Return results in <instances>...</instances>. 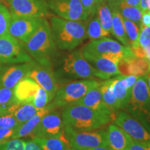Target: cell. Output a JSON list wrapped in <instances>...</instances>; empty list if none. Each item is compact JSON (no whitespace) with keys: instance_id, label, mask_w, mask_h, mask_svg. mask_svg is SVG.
Returning <instances> with one entry per match:
<instances>
[{"instance_id":"38","label":"cell","mask_w":150,"mask_h":150,"mask_svg":"<svg viewBox=\"0 0 150 150\" xmlns=\"http://www.w3.org/2000/svg\"><path fill=\"white\" fill-rule=\"evenodd\" d=\"M150 43V27L145 26L140 28L138 45L144 47Z\"/></svg>"},{"instance_id":"30","label":"cell","mask_w":150,"mask_h":150,"mask_svg":"<svg viewBox=\"0 0 150 150\" xmlns=\"http://www.w3.org/2000/svg\"><path fill=\"white\" fill-rule=\"evenodd\" d=\"M97 16L103 29L111 33L112 12L107 4L99 6L97 9Z\"/></svg>"},{"instance_id":"23","label":"cell","mask_w":150,"mask_h":150,"mask_svg":"<svg viewBox=\"0 0 150 150\" xmlns=\"http://www.w3.org/2000/svg\"><path fill=\"white\" fill-rule=\"evenodd\" d=\"M52 110H54V108L52 107V106L50 104H48L45 107L41 108L32 117L30 118L29 120H27L26 122L20 125L18 129L15 131L13 136L12 137V139L13 138H20L22 137H25L27 136H31L33 130L35 129V127L38 126L42 118L48 113L49 112Z\"/></svg>"},{"instance_id":"47","label":"cell","mask_w":150,"mask_h":150,"mask_svg":"<svg viewBox=\"0 0 150 150\" xmlns=\"http://www.w3.org/2000/svg\"><path fill=\"white\" fill-rule=\"evenodd\" d=\"M85 150H111L108 146H99V147L91 148V149H88Z\"/></svg>"},{"instance_id":"14","label":"cell","mask_w":150,"mask_h":150,"mask_svg":"<svg viewBox=\"0 0 150 150\" xmlns=\"http://www.w3.org/2000/svg\"><path fill=\"white\" fill-rule=\"evenodd\" d=\"M132 109L148 114L150 110V91L145 76H139L134 83L128 104Z\"/></svg>"},{"instance_id":"52","label":"cell","mask_w":150,"mask_h":150,"mask_svg":"<svg viewBox=\"0 0 150 150\" xmlns=\"http://www.w3.org/2000/svg\"><path fill=\"white\" fill-rule=\"evenodd\" d=\"M65 150H77V149H74V148L72 147H71V146H68V147L66 148V149H65Z\"/></svg>"},{"instance_id":"25","label":"cell","mask_w":150,"mask_h":150,"mask_svg":"<svg viewBox=\"0 0 150 150\" xmlns=\"http://www.w3.org/2000/svg\"><path fill=\"white\" fill-rule=\"evenodd\" d=\"M112 12V28L111 33L125 46L129 47V42L127 38L123 18L120 12L115 9L111 10Z\"/></svg>"},{"instance_id":"11","label":"cell","mask_w":150,"mask_h":150,"mask_svg":"<svg viewBox=\"0 0 150 150\" xmlns=\"http://www.w3.org/2000/svg\"><path fill=\"white\" fill-rule=\"evenodd\" d=\"M31 136L59 138L67 141L64 134V124L61 114L54 110L47 113L33 130Z\"/></svg>"},{"instance_id":"13","label":"cell","mask_w":150,"mask_h":150,"mask_svg":"<svg viewBox=\"0 0 150 150\" xmlns=\"http://www.w3.org/2000/svg\"><path fill=\"white\" fill-rule=\"evenodd\" d=\"M113 120L115 125L125 131L133 140L144 143H150V133L142 124L128 113L123 111L116 112Z\"/></svg>"},{"instance_id":"6","label":"cell","mask_w":150,"mask_h":150,"mask_svg":"<svg viewBox=\"0 0 150 150\" xmlns=\"http://www.w3.org/2000/svg\"><path fill=\"white\" fill-rule=\"evenodd\" d=\"M64 134L69 145L77 150L108 146L106 131H79L64 125Z\"/></svg>"},{"instance_id":"40","label":"cell","mask_w":150,"mask_h":150,"mask_svg":"<svg viewBox=\"0 0 150 150\" xmlns=\"http://www.w3.org/2000/svg\"><path fill=\"white\" fill-rule=\"evenodd\" d=\"M15 129L0 128V142L12 139Z\"/></svg>"},{"instance_id":"19","label":"cell","mask_w":150,"mask_h":150,"mask_svg":"<svg viewBox=\"0 0 150 150\" xmlns=\"http://www.w3.org/2000/svg\"><path fill=\"white\" fill-rule=\"evenodd\" d=\"M39 88L40 86L29 76L22 79L13 89L14 104L32 103Z\"/></svg>"},{"instance_id":"12","label":"cell","mask_w":150,"mask_h":150,"mask_svg":"<svg viewBox=\"0 0 150 150\" xmlns=\"http://www.w3.org/2000/svg\"><path fill=\"white\" fill-rule=\"evenodd\" d=\"M11 16L45 18L50 16L45 0H9Z\"/></svg>"},{"instance_id":"27","label":"cell","mask_w":150,"mask_h":150,"mask_svg":"<svg viewBox=\"0 0 150 150\" xmlns=\"http://www.w3.org/2000/svg\"><path fill=\"white\" fill-rule=\"evenodd\" d=\"M31 140L38 145L42 150H65L70 146L67 141L59 138H40L31 136Z\"/></svg>"},{"instance_id":"1","label":"cell","mask_w":150,"mask_h":150,"mask_svg":"<svg viewBox=\"0 0 150 150\" xmlns=\"http://www.w3.org/2000/svg\"><path fill=\"white\" fill-rule=\"evenodd\" d=\"M50 18L52 38L56 47L60 50H74L87 38L85 22L65 20L54 16Z\"/></svg>"},{"instance_id":"2","label":"cell","mask_w":150,"mask_h":150,"mask_svg":"<svg viewBox=\"0 0 150 150\" xmlns=\"http://www.w3.org/2000/svg\"><path fill=\"white\" fill-rule=\"evenodd\" d=\"M61 117L65 126L79 131L99 129L109 123L112 119L110 116L79 104H70L65 106Z\"/></svg>"},{"instance_id":"20","label":"cell","mask_w":150,"mask_h":150,"mask_svg":"<svg viewBox=\"0 0 150 150\" xmlns=\"http://www.w3.org/2000/svg\"><path fill=\"white\" fill-rule=\"evenodd\" d=\"M117 68L120 75H135L145 76L149 72V65L145 59L136 56L122 59L117 63Z\"/></svg>"},{"instance_id":"22","label":"cell","mask_w":150,"mask_h":150,"mask_svg":"<svg viewBox=\"0 0 150 150\" xmlns=\"http://www.w3.org/2000/svg\"><path fill=\"white\" fill-rule=\"evenodd\" d=\"M106 136L108 147L111 150H129L132 138L117 125H109Z\"/></svg>"},{"instance_id":"3","label":"cell","mask_w":150,"mask_h":150,"mask_svg":"<svg viewBox=\"0 0 150 150\" xmlns=\"http://www.w3.org/2000/svg\"><path fill=\"white\" fill-rule=\"evenodd\" d=\"M25 49L38 64L52 66V60L56 54V46L52 38L50 23L45 18L25 44Z\"/></svg>"},{"instance_id":"42","label":"cell","mask_w":150,"mask_h":150,"mask_svg":"<svg viewBox=\"0 0 150 150\" xmlns=\"http://www.w3.org/2000/svg\"><path fill=\"white\" fill-rule=\"evenodd\" d=\"M142 58L147 60L148 63H149L150 71V43L147 46L142 47Z\"/></svg>"},{"instance_id":"50","label":"cell","mask_w":150,"mask_h":150,"mask_svg":"<svg viewBox=\"0 0 150 150\" xmlns=\"http://www.w3.org/2000/svg\"><path fill=\"white\" fill-rule=\"evenodd\" d=\"M97 1H98L99 6L100 5L104 4H106V2H107V0H97Z\"/></svg>"},{"instance_id":"53","label":"cell","mask_w":150,"mask_h":150,"mask_svg":"<svg viewBox=\"0 0 150 150\" xmlns=\"http://www.w3.org/2000/svg\"><path fill=\"white\" fill-rule=\"evenodd\" d=\"M7 1H9V0H7Z\"/></svg>"},{"instance_id":"15","label":"cell","mask_w":150,"mask_h":150,"mask_svg":"<svg viewBox=\"0 0 150 150\" xmlns=\"http://www.w3.org/2000/svg\"><path fill=\"white\" fill-rule=\"evenodd\" d=\"M29 77L34 80L54 99L56 91L59 89V85L51 67L36 65L33 62Z\"/></svg>"},{"instance_id":"9","label":"cell","mask_w":150,"mask_h":150,"mask_svg":"<svg viewBox=\"0 0 150 150\" xmlns=\"http://www.w3.org/2000/svg\"><path fill=\"white\" fill-rule=\"evenodd\" d=\"M44 18L11 16L8 33L26 44L40 27Z\"/></svg>"},{"instance_id":"4","label":"cell","mask_w":150,"mask_h":150,"mask_svg":"<svg viewBox=\"0 0 150 150\" xmlns=\"http://www.w3.org/2000/svg\"><path fill=\"white\" fill-rule=\"evenodd\" d=\"M81 50L83 55L103 56L117 64L123 58L135 56L129 47L107 37L90 41Z\"/></svg>"},{"instance_id":"7","label":"cell","mask_w":150,"mask_h":150,"mask_svg":"<svg viewBox=\"0 0 150 150\" xmlns=\"http://www.w3.org/2000/svg\"><path fill=\"white\" fill-rule=\"evenodd\" d=\"M20 42L10 34L0 37V63H33Z\"/></svg>"},{"instance_id":"44","label":"cell","mask_w":150,"mask_h":150,"mask_svg":"<svg viewBox=\"0 0 150 150\" xmlns=\"http://www.w3.org/2000/svg\"><path fill=\"white\" fill-rule=\"evenodd\" d=\"M122 0H107L106 4L110 7V10H112V9H115L117 8L118 4Z\"/></svg>"},{"instance_id":"17","label":"cell","mask_w":150,"mask_h":150,"mask_svg":"<svg viewBox=\"0 0 150 150\" xmlns=\"http://www.w3.org/2000/svg\"><path fill=\"white\" fill-rule=\"evenodd\" d=\"M33 63H24L6 67L0 74V86L13 89L20 80L29 76Z\"/></svg>"},{"instance_id":"43","label":"cell","mask_w":150,"mask_h":150,"mask_svg":"<svg viewBox=\"0 0 150 150\" xmlns=\"http://www.w3.org/2000/svg\"><path fill=\"white\" fill-rule=\"evenodd\" d=\"M145 26H149L150 27V13L149 11L142 13V15L141 27H145Z\"/></svg>"},{"instance_id":"32","label":"cell","mask_w":150,"mask_h":150,"mask_svg":"<svg viewBox=\"0 0 150 150\" xmlns=\"http://www.w3.org/2000/svg\"><path fill=\"white\" fill-rule=\"evenodd\" d=\"M11 14L8 9L0 3V37L8 34Z\"/></svg>"},{"instance_id":"33","label":"cell","mask_w":150,"mask_h":150,"mask_svg":"<svg viewBox=\"0 0 150 150\" xmlns=\"http://www.w3.org/2000/svg\"><path fill=\"white\" fill-rule=\"evenodd\" d=\"M53 100V97L50 96L47 92L40 86L38 90L36 95L33 99L32 104L38 109L45 107Z\"/></svg>"},{"instance_id":"10","label":"cell","mask_w":150,"mask_h":150,"mask_svg":"<svg viewBox=\"0 0 150 150\" xmlns=\"http://www.w3.org/2000/svg\"><path fill=\"white\" fill-rule=\"evenodd\" d=\"M63 68L69 76L74 78L84 79L97 78V71L84 58L81 50H75L65 58Z\"/></svg>"},{"instance_id":"8","label":"cell","mask_w":150,"mask_h":150,"mask_svg":"<svg viewBox=\"0 0 150 150\" xmlns=\"http://www.w3.org/2000/svg\"><path fill=\"white\" fill-rule=\"evenodd\" d=\"M56 16L65 20L86 22L91 16L84 11L80 0H45Z\"/></svg>"},{"instance_id":"28","label":"cell","mask_w":150,"mask_h":150,"mask_svg":"<svg viewBox=\"0 0 150 150\" xmlns=\"http://www.w3.org/2000/svg\"><path fill=\"white\" fill-rule=\"evenodd\" d=\"M115 10L119 11L123 18L135 22L140 28L141 27L142 12L140 8L127 5L124 2L123 0H122Z\"/></svg>"},{"instance_id":"41","label":"cell","mask_w":150,"mask_h":150,"mask_svg":"<svg viewBox=\"0 0 150 150\" xmlns=\"http://www.w3.org/2000/svg\"><path fill=\"white\" fill-rule=\"evenodd\" d=\"M24 150H42L38 144L32 140L24 142Z\"/></svg>"},{"instance_id":"46","label":"cell","mask_w":150,"mask_h":150,"mask_svg":"<svg viewBox=\"0 0 150 150\" xmlns=\"http://www.w3.org/2000/svg\"><path fill=\"white\" fill-rule=\"evenodd\" d=\"M147 1L148 0H140V8L142 13L147 11Z\"/></svg>"},{"instance_id":"26","label":"cell","mask_w":150,"mask_h":150,"mask_svg":"<svg viewBox=\"0 0 150 150\" xmlns=\"http://www.w3.org/2000/svg\"><path fill=\"white\" fill-rule=\"evenodd\" d=\"M100 90L102 92L103 101L112 112L117 111L119 109H121L120 104L112 91L111 79H106L104 82H101Z\"/></svg>"},{"instance_id":"16","label":"cell","mask_w":150,"mask_h":150,"mask_svg":"<svg viewBox=\"0 0 150 150\" xmlns=\"http://www.w3.org/2000/svg\"><path fill=\"white\" fill-rule=\"evenodd\" d=\"M138 77L135 75H118L115 78L111 79L112 91L119 101L121 108L128 106L132 88Z\"/></svg>"},{"instance_id":"24","label":"cell","mask_w":150,"mask_h":150,"mask_svg":"<svg viewBox=\"0 0 150 150\" xmlns=\"http://www.w3.org/2000/svg\"><path fill=\"white\" fill-rule=\"evenodd\" d=\"M39 110L32 103L13 104L8 108L7 114L13 115L21 125L32 117Z\"/></svg>"},{"instance_id":"21","label":"cell","mask_w":150,"mask_h":150,"mask_svg":"<svg viewBox=\"0 0 150 150\" xmlns=\"http://www.w3.org/2000/svg\"><path fill=\"white\" fill-rule=\"evenodd\" d=\"M72 104H79L86 106L94 110L110 116L112 118L114 117V115H115L103 101L100 86L89 91L83 97H82L76 102L72 103Z\"/></svg>"},{"instance_id":"5","label":"cell","mask_w":150,"mask_h":150,"mask_svg":"<svg viewBox=\"0 0 150 150\" xmlns=\"http://www.w3.org/2000/svg\"><path fill=\"white\" fill-rule=\"evenodd\" d=\"M101 82L95 80L76 81L59 88L51 105L54 109L65 107L83 97L86 93L95 88L99 87Z\"/></svg>"},{"instance_id":"29","label":"cell","mask_w":150,"mask_h":150,"mask_svg":"<svg viewBox=\"0 0 150 150\" xmlns=\"http://www.w3.org/2000/svg\"><path fill=\"white\" fill-rule=\"evenodd\" d=\"M86 34L87 38H89L91 40H93L108 37L110 33L103 29L96 16L95 18L92 19L88 24H86Z\"/></svg>"},{"instance_id":"37","label":"cell","mask_w":150,"mask_h":150,"mask_svg":"<svg viewBox=\"0 0 150 150\" xmlns=\"http://www.w3.org/2000/svg\"><path fill=\"white\" fill-rule=\"evenodd\" d=\"M82 6L90 16H95L97 15L99 4L97 0H80Z\"/></svg>"},{"instance_id":"31","label":"cell","mask_w":150,"mask_h":150,"mask_svg":"<svg viewBox=\"0 0 150 150\" xmlns=\"http://www.w3.org/2000/svg\"><path fill=\"white\" fill-rule=\"evenodd\" d=\"M123 22L129 42V47L132 48L138 46L140 27L135 22L125 18H123Z\"/></svg>"},{"instance_id":"48","label":"cell","mask_w":150,"mask_h":150,"mask_svg":"<svg viewBox=\"0 0 150 150\" xmlns=\"http://www.w3.org/2000/svg\"><path fill=\"white\" fill-rule=\"evenodd\" d=\"M145 79H146V80H147V83L148 87H149V91H150V71H149V72L147 73V74L145 75Z\"/></svg>"},{"instance_id":"49","label":"cell","mask_w":150,"mask_h":150,"mask_svg":"<svg viewBox=\"0 0 150 150\" xmlns=\"http://www.w3.org/2000/svg\"><path fill=\"white\" fill-rule=\"evenodd\" d=\"M7 110H8V109H5V108H0V116L4 115H6V114H7Z\"/></svg>"},{"instance_id":"34","label":"cell","mask_w":150,"mask_h":150,"mask_svg":"<svg viewBox=\"0 0 150 150\" xmlns=\"http://www.w3.org/2000/svg\"><path fill=\"white\" fill-rule=\"evenodd\" d=\"M13 104V89L0 86V108L8 109Z\"/></svg>"},{"instance_id":"18","label":"cell","mask_w":150,"mask_h":150,"mask_svg":"<svg viewBox=\"0 0 150 150\" xmlns=\"http://www.w3.org/2000/svg\"><path fill=\"white\" fill-rule=\"evenodd\" d=\"M88 62L97 71V77L101 79H109L120 75L117 64L111 60L103 56L95 55H83Z\"/></svg>"},{"instance_id":"35","label":"cell","mask_w":150,"mask_h":150,"mask_svg":"<svg viewBox=\"0 0 150 150\" xmlns=\"http://www.w3.org/2000/svg\"><path fill=\"white\" fill-rule=\"evenodd\" d=\"M20 126L16 117L11 114L0 116V128L11 129L16 130Z\"/></svg>"},{"instance_id":"36","label":"cell","mask_w":150,"mask_h":150,"mask_svg":"<svg viewBox=\"0 0 150 150\" xmlns=\"http://www.w3.org/2000/svg\"><path fill=\"white\" fill-rule=\"evenodd\" d=\"M24 140L13 138L0 142V150H24Z\"/></svg>"},{"instance_id":"39","label":"cell","mask_w":150,"mask_h":150,"mask_svg":"<svg viewBox=\"0 0 150 150\" xmlns=\"http://www.w3.org/2000/svg\"><path fill=\"white\" fill-rule=\"evenodd\" d=\"M129 150H150V143H144L132 139Z\"/></svg>"},{"instance_id":"45","label":"cell","mask_w":150,"mask_h":150,"mask_svg":"<svg viewBox=\"0 0 150 150\" xmlns=\"http://www.w3.org/2000/svg\"><path fill=\"white\" fill-rule=\"evenodd\" d=\"M123 1L126 4L131 6H135L140 8V0H123Z\"/></svg>"},{"instance_id":"51","label":"cell","mask_w":150,"mask_h":150,"mask_svg":"<svg viewBox=\"0 0 150 150\" xmlns=\"http://www.w3.org/2000/svg\"><path fill=\"white\" fill-rule=\"evenodd\" d=\"M147 11L150 13V0H148L147 1Z\"/></svg>"}]
</instances>
